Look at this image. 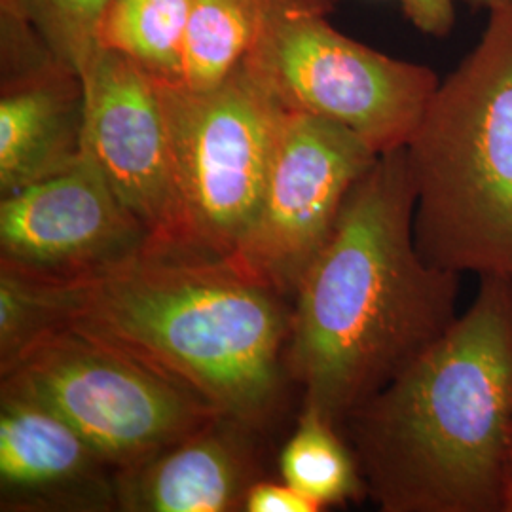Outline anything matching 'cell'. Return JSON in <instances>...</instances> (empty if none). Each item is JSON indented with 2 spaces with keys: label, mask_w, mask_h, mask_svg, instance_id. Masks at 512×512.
<instances>
[{
  "label": "cell",
  "mask_w": 512,
  "mask_h": 512,
  "mask_svg": "<svg viewBox=\"0 0 512 512\" xmlns=\"http://www.w3.org/2000/svg\"><path fill=\"white\" fill-rule=\"evenodd\" d=\"M414 209L406 148L380 154L291 298L287 374L338 427L458 319L461 275L420 255Z\"/></svg>",
  "instance_id": "1"
},
{
  "label": "cell",
  "mask_w": 512,
  "mask_h": 512,
  "mask_svg": "<svg viewBox=\"0 0 512 512\" xmlns=\"http://www.w3.org/2000/svg\"><path fill=\"white\" fill-rule=\"evenodd\" d=\"M382 512H505L512 482V277L342 421Z\"/></svg>",
  "instance_id": "2"
},
{
  "label": "cell",
  "mask_w": 512,
  "mask_h": 512,
  "mask_svg": "<svg viewBox=\"0 0 512 512\" xmlns=\"http://www.w3.org/2000/svg\"><path fill=\"white\" fill-rule=\"evenodd\" d=\"M69 327L162 368L256 433L283 401L289 298L228 260L147 247L74 281Z\"/></svg>",
  "instance_id": "3"
},
{
  "label": "cell",
  "mask_w": 512,
  "mask_h": 512,
  "mask_svg": "<svg viewBox=\"0 0 512 512\" xmlns=\"http://www.w3.org/2000/svg\"><path fill=\"white\" fill-rule=\"evenodd\" d=\"M404 148L420 255L459 275L512 277V0L488 10Z\"/></svg>",
  "instance_id": "4"
},
{
  "label": "cell",
  "mask_w": 512,
  "mask_h": 512,
  "mask_svg": "<svg viewBox=\"0 0 512 512\" xmlns=\"http://www.w3.org/2000/svg\"><path fill=\"white\" fill-rule=\"evenodd\" d=\"M156 84L177 198L173 253L228 260L255 220L285 105L245 61L207 90Z\"/></svg>",
  "instance_id": "5"
},
{
  "label": "cell",
  "mask_w": 512,
  "mask_h": 512,
  "mask_svg": "<svg viewBox=\"0 0 512 512\" xmlns=\"http://www.w3.org/2000/svg\"><path fill=\"white\" fill-rule=\"evenodd\" d=\"M334 0H277L245 63L285 109L336 122L376 154L408 145L440 78L346 37Z\"/></svg>",
  "instance_id": "6"
},
{
  "label": "cell",
  "mask_w": 512,
  "mask_h": 512,
  "mask_svg": "<svg viewBox=\"0 0 512 512\" xmlns=\"http://www.w3.org/2000/svg\"><path fill=\"white\" fill-rule=\"evenodd\" d=\"M2 378L25 385L114 471L156 456L222 416L162 368L76 327L38 342Z\"/></svg>",
  "instance_id": "7"
},
{
  "label": "cell",
  "mask_w": 512,
  "mask_h": 512,
  "mask_svg": "<svg viewBox=\"0 0 512 512\" xmlns=\"http://www.w3.org/2000/svg\"><path fill=\"white\" fill-rule=\"evenodd\" d=\"M378 156L348 128L285 109L255 220L228 262L291 300Z\"/></svg>",
  "instance_id": "8"
},
{
  "label": "cell",
  "mask_w": 512,
  "mask_h": 512,
  "mask_svg": "<svg viewBox=\"0 0 512 512\" xmlns=\"http://www.w3.org/2000/svg\"><path fill=\"white\" fill-rule=\"evenodd\" d=\"M78 74L84 88V154L147 228L150 249L173 253L177 198L156 78L101 46Z\"/></svg>",
  "instance_id": "9"
},
{
  "label": "cell",
  "mask_w": 512,
  "mask_h": 512,
  "mask_svg": "<svg viewBox=\"0 0 512 512\" xmlns=\"http://www.w3.org/2000/svg\"><path fill=\"white\" fill-rule=\"evenodd\" d=\"M147 247V228L86 154L69 171L0 202V260L31 274L76 281Z\"/></svg>",
  "instance_id": "10"
},
{
  "label": "cell",
  "mask_w": 512,
  "mask_h": 512,
  "mask_svg": "<svg viewBox=\"0 0 512 512\" xmlns=\"http://www.w3.org/2000/svg\"><path fill=\"white\" fill-rule=\"evenodd\" d=\"M116 471L25 385H0V509L116 511Z\"/></svg>",
  "instance_id": "11"
},
{
  "label": "cell",
  "mask_w": 512,
  "mask_h": 512,
  "mask_svg": "<svg viewBox=\"0 0 512 512\" xmlns=\"http://www.w3.org/2000/svg\"><path fill=\"white\" fill-rule=\"evenodd\" d=\"M255 429L217 416L156 456L116 471V511H243L256 476Z\"/></svg>",
  "instance_id": "12"
},
{
  "label": "cell",
  "mask_w": 512,
  "mask_h": 512,
  "mask_svg": "<svg viewBox=\"0 0 512 512\" xmlns=\"http://www.w3.org/2000/svg\"><path fill=\"white\" fill-rule=\"evenodd\" d=\"M84 158V88L71 67L0 88V194L69 171Z\"/></svg>",
  "instance_id": "13"
},
{
  "label": "cell",
  "mask_w": 512,
  "mask_h": 512,
  "mask_svg": "<svg viewBox=\"0 0 512 512\" xmlns=\"http://www.w3.org/2000/svg\"><path fill=\"white\" fill-rule=\"evenodd\" d=\"M277 0H192L181 84L207 90L255 48Z\"/></svg>",
  "instance_id": "14"
},
{
  "label": "cell",
  "mask_w": 512,
  "mask_h": 512,
  "mask_svg": "<svg viewBox=\"0 0 512 512\" xmlns=\"http://www.w3.org/2000/svg\"><path fill=\"white\" fill-rule=\"evenodd\" d=\"M192 0H110L97 44L158 80L181 82Z\"/></svg>",
  "instance_id": "15"
},
{
  "label": "cell",
  "mask_w": 512,
  "mask_h": 512,
  "mask_svg": "<svg viewBox=\"0 0 512 512\" xmlns=\"http://www.w3.org/2000/svg\"><path fill=\"white\" fill-rule=\"evenodd\" d=\"M281 478L319 509L366 495L357 458L336 423L304 406L293 437L279 458Z\"/></svg>",
  "instance_id": "16"
},
{
  "label": "cell",
  "mask_w": 512,
  "mask_h": 512,
  "mask_svg": "<svg viewBox=\"0 0 512 512\" xmlns=\"http://www.w3.org/2000/svg\"><path fill=\"white\" fill-rule=\"evenodd\" d=\"M74 281L31 274L0 260V374L57 330L69 327Z\"/></svg>",
  "instance_id": "17"
},
{
  "label": "cell",
  "mask_w": 512,
  "mask_h": 512,
  "mask_svg": "<svg viewBox=\"0 0 512 512\" xmlns=\"http://www.w3.org/2000/svg\"><path fill=\"white\" fill-rule=\"evenodd\" d=\"M59 57L78 71L99 48L97 33L110 0H16Z\"/></svg>",
  "instance_id": "18"
},
{
  "label": "cell",
  "mask_w": 512,
  "mask_h": 512,
  "mask_svg": "<svg viewBox=\"0 0 512 512\" xmlns=\"http://www.w3.org/2000/svg\"><path fill=\"white\" fill-rule=\"evenodd\" d=\"M0 44V88L18 86L71 67L59 57L16 0H0Z\"/></svg>",
  "instance_id": "19"
},
{
  "label": "cell",
  "mask_w": 512,
  "mask_h": 512,
  "mask_svg": "<svg viewBox=\"0 0 512 512\" xmlns=\"http://www.w3.org/2000/svg\"><path fill=\"white\" fill-rule=\"evenodd\" d=\"M245 512H317L321 511L308 497L293 486L272 480H255L243 501Z\"/></svg>",
  "instance_id": "20"
},
{
  "label": "cell",
  "mask_w": 512,
  "mask_h": 512,
  "mask_svg": "<svg viewBox=\"0 0 512 512\" xmlns=\"http://www.w3.org/2000/svg\"><path fill=\"white\" fill-rule=\"evenodd\" d=\"M404 14L421 33L444 37L456 19V0H403Z\"/></svg>",
  "instance_id": "21"
},
{
  "label": "cell",
  "mask_w": 512,
  "mask_h": 512,
  "mask_svg": "<svg viewBox=\"0 0 512 512\" xmlns=\"http://www.w3.org/2000/svg\"><path fill=\"white\" fill-rule=\"evenodd\" d=\"M471 6H475V8H486V10H490V8H494L497 4H501V2H505V0H467Z\"/></svg>",
  "instance_id": "22"
},
{
  "label": "cell",
  "mask_w": 512,
  "mask_h": 512,
  "mask_svg": "<svg viewBox=\"0 0 512 512\" xmlns=\"http://www.w3.org/2000/svg\"><path fill=\"white\" fill-rule=\"evenodd\" d=\"M505 512H512V482L507 492V501H505Z\"/></svg>",
  "instance_id": "23"
}]
</instances>
